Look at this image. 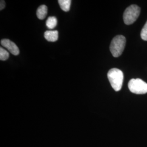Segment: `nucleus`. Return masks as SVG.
Listing matches in <instances>:
<instances>
[{"label":"nucleus","instance_id":"nucleus-8","mask_svg":"<svg viewBox=\"0 0 147 147\" xmlns=\"http://www.w3.org/2000/svg\"><path fill=\"white\" fill-rule=\"evenodd\" d=\"M58 3L61 8L64 11H68L70 10V5L71 3V0H59Z\"/></svg>","mask_w":147,"mask_h":147},{"label":"nucleus","instance_id":"nucleus-1","mask_svg":"<svg viewBox=\"0 0 147 147\" xmlns=\"http://www.w3.org/2000/svg\"><path fill=\"white\" fill-rule=\"evenodd\" d=\"M107 78L114 90L116 92L119 91L124 80V74L122 71L117 68L111 69L107 73Z\"/></svg>","mask_w":147,"mask_h":147},{"label":"nucleus","instance_id":"nucleus-10","mask_svg":"<svg viewBox=\"0 0 147 147\" xmlns=\"http://www.w3.org/2000/svg\"><path fill=\"white\" fill-rule=\"evenodd\" d=\"M9 53L2 47H0V60L5 61L9 58Z\"/></svg>","mask_w":147,"mask_h":147},{"label":"nucleus","instance_id":"nucleus-5","mask_svg":"<svg viewBox=\"0 0 147 147\" xmlns=\"http://www.w3.org/2000/svg\"><path fill=\"white\" fill-rule=\"evenodd\" d=\"M1 44L7 49L10 53L15 56L18 55L20 53L19 49L16 44L8 39H3L1 40Z\"/></svg>","mask_w":147,"mask_h":147},{"label":"nucleus","instance_id":"nucleus-6","mask_svg":"<svg viewBox=\"0 0 147 147\" xmlns=\"http://www.w3.org/2000/svg\"><path fill=\"white\" fill-rule=\"evenodd\" d=\"M44 37L48 42H55L58 40V31L56 30L47 31L44 33Z\"/></svg>","mask_w":147,"mask_h":147},{"label":"nucleus","instance_id":"nucleus-2","mask_svg":"<svg viewBox=\"0 0 147 147\" xmlns=\"http://www.w3.org/2000/svg\"><path fill=\"white\" fill-rule=\"evenodd\" d=\"M126 44V39L121 35L115 37L111 42L110 51L115 57L120 56L123 52Z\"/></svg>","mask_w":147,"mask_h":147},{"label":"nucleus","instance_id":"nucleus-4","mask_svg":"<svg viewBox=\"0 0 147 147\" xmlns=\"http://www.w3.org/2000/svg\"><path fill=\"white\" fill-rule=\"evenodd\" d=\"M128 88L134 94H144L147 93V84L141 79H131L128 83Z\"/></svg>","mask_w":147,"mask_h":147},{"label":"nucleus","instance_id":"nucleus-9","mask_svg":"<svg viewBox=\"0 0 147 147\" xmlns=\"http://www.w3.org/2000/svg\"><path fill=\"white\" fill-rule=\"evenodd\" d=\"M57 24V20L55 16H50L46 22V25L48 28L53 29L56 26Z\"/></svg>","mask_w":147,"mask_h":147},{"label":"nucleus","instance_id":"nucleus-7","mask_svg":"<svg viewBox=\"0 0 147 147\" xmlns=\"http://www.w3.org/2000/svg\"><path fill=\"white\" fill-rule=\"evenodd\" d=\"M47 8L45 5L39 6L37 11V16L40 20L44 19L47 15Z\"/></svg>","mask_w":147,"mask_h":147},{"label":"nucleus","instance_id":"nucleus-11","mask_svg":"<svg viewBox=\"0 0 147 147\" xmlns=\"http://www.w3.org/2000/svg\"><path fill=\"white\" fill-rule=\"evenodd\" d=\"M141 37L143 40L147 41V21L144 27L142 28L141 32Z\"/></svg>","mask_w":147,"mask_h":147},{"label":"nucleus","instance_id":"nucleus-3","mask_svg":"<svg viewBox=\"0 0 147 147\" xmlns=\"http://www.w3.org/2000/svg\"><path fill=\"white\" fill-rule=\"evenodd\" d=\"M141 9L138 5H132L128 7L123 14V20L124 23L131 25L140 16Z\"/></svg>","mask_w":147,"mask_h":147},{"label":"nucleus","instance_id":"nucleus-12","mask_svg":"<svg viewBox=\"0 0 147 147\" xmlns=\"http://www.w3.org/2000/svg\"><path fill=\"white\" fill-rule=\"evenodd\" d=\"M5 1L3 0H1L0 2V10L2 11L5 7Z\"/></svg>","mask_w":147,"mask_h":147}]
</instances>
